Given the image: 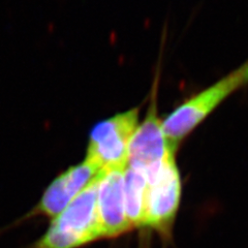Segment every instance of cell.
Here are the masks:
<instances>
[{
  "label": "cell",
  "mask_w": 248,
  "mask_h": 248,
  "mask_svg": "<svg viewBox=\"0 0 248 248\" xmlns=\"http://www.w3.org/2000/svg\"><path fill=\"white\" fill-rule=\"evenodd\" d=\"M176 153L162 130V122L157 117L156 98L153 97L143 122L138 125L128 149V167L145 174L161 165L170 154Z\"/></svg>",
  "instance_id": "cell-5"
},
{
  "label": "cell",
  "mask_w": 248,
  "mask_h": 248,
  "mask_svg": "<svg viewBox=\"0 0 248 248\" xmlns=\"http://www.w3.org/2000/svg\"><path fill=\"white\" fill-rule=\"evenodd\" d=\"M243 85L239 67L211 86L185 100L162 121V130L169 145L177 150L181 141L232 93Z\"/></svg>",
  "instance_id": "cell-2"
},
{
  "label": "cell",
  "mask_w": 248,
  "mask_h": 248,
  "mask_svg": "<svg viewBox=\"0 0 248 248\" xmlns=\"http://www.w3.org/2000/svg\"><path fill=\"white\" fill-rule=\"evenodd\" d=\"M99 176L54 218L35 248H78L103 238L96 203Z\"/></svg>",
  "instance_id": "cell-1"
},
{
  "label": "cell",
  "mask_w": 248,
  "mask_h": 248,
  "mask_svg": "<svg viewBox=\"0 0 248 248\" xmlns=\"http://www.w3.org/2000/svg\"><path fill=\"white\" fill-rule=\"evenodd\" d=\"M147 180L144 226L169 232L181 201L182 182L175 153L145 174Z\"/></svg>",
  "instance_id": "cell-4"
},
{
  "label": "cell",
  "mask_w": 248,
  "mask_h": 248,
  "mask_svg": "<svg viewBox=\"0 0 248 248\" xmlns=\"http://www.w3.org/2000/svg\"><path fill=\"white\" fill-rule=\"evenodd\" d=\"M124 172L110 170L98 178L96 203L103 238L117 237L133 228L126 214Z\"/></svg>",
  "instance_id": "cell-6"
},
{
  "label": "cell",
  "mask_w": 248,
  "mask_h": 248,
  "mask_svg": "<svg viewBox=\"0 0 248 248\" xmlns=\"http://www.w3.org/2000/svg\"><path fill=\"white\" fill-rule=\"evenodd\" d=\"M240 71H241L243 84L244 85L248 84V60L246 61L245 64H243L241 67H240Z\"/></svg>",
  "instance_id": "cell-9"
},
{
  "label": "cell",
  "mask_w": 248,
  "mask_h": 248,
  "mask_svg": "<svg viewBox=\"0 0 248 248\" xmlns=\"http://www.w3.org/2000/svg\"><path fill=\"white\" fill-rule=\"evenodd\" d=\"M100 174L97 168L87 159L71 167L46 189L35 212L55 218Z\"/></svg>",
  "instance_id": "cell-7"
},
{
  "label": "cell",
  "mask_w": 248,
  "mask_h": 248,
  "mask_svg": "<svg viewBox=\"0 0 248 248\" xmlns=\"http://www.w3.org/2000/svg\"><path fill=\"white\" fill-rule=\"evenodd\" d=\"M147 180L142 170L127 167L124 172V198L127 218L131 227H141L145 222Z\"/></svg>",
  "instance_id": "cell-8"
},
{
  "label": "cell",
  "mask_w": 248,
  "mask_h": 248,
  "mask_svg": "<svg viewBox=\"0 0 248 248\" xmlns=\"http://www.w3.org/2000/svg\"><path fill=\"white\" fill-rule=\"evenodd\" d=\"M138 121L139 111L133 108L97 123L90 134L86 159L100 173L125 170L129 144Z\"/></svg>",
  "instance_id": "cell-3"
}]
</instances>
